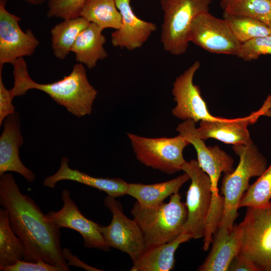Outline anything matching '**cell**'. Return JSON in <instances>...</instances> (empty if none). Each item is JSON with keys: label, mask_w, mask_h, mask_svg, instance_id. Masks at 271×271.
Instances as JSON below:
<instances>
[{"label": "cell", "mask_w": 271, "mask_h": 271, "mask_svg": "<svg viewBox=\"0 0 271 271\" xmlns=\"http://www.w3.org/2000/svg\"><path fill=\"white\" fill-rule=\"evenodd\" d=\"M137 159L142 164L168 174L181 170L183 155L189 145L181 134L173 138H150L127 133Z\"/></svg>", "instance_id": "obj_7"}, {"label": "cell", "mask_w": 271, "mask_h": 271, "mask_svg": "<svg viewBox=\"0 0 271 271\" xmlns=\"http://www.w3.org/2000/svg\"><path fill=\"white\" fill-rule=\"evenodd\" d=\"M232 149L239 161L236 168L225 174L222 180L224 209L216 230L219 234L227 233L232 229L240 200L249 186L250 178L259 177L267 168L266 158L252 140L245 144L233 145Z\"/></svg>", "instance_id": "obj_3"}, {"label": "cell", "mask_w": 271, "mask_h": 271, "mask_svg": "<svg viewBox=\"0 0 271 271\" xmlns=\"http://www.w3.org/2000/svg\"><path fill=\"white\" fill-rule=\"evenodd\" d=\"M3 124L4 130L0 137V176L14 172L29 182H34L35 174L23 164L19 157V149L24 140L18 113L15 111L7 116Z\"/></svg>", "instance_id": "obj_16"}, {"label": "cell", "mask_w": 271, "mask_h": 271, "mask_svg": "<svg viewBox=\"0 0 271 271\" xmlns=\"http://www.w3.org/2000/svg\"><path fill=\"white\" fill-rule=\"evenodd\" d=\"M271 109V95L267 96L262 107L250 115L241 118L227 119L219 117L215 120L200 121L197 130L203 140L213 138L226 144H245L252 140L247 128L249 124L255 123L261 115Z\"/></svg>", "instance_id": "obj_15"}, {"label": "cell", "mask_w": 271, "mask_h": 271, "mask_svg": "<svg viewBox=\"0 0 271 271\" xmlns=\"http://www.w3.org/2000/svg\"><path fill=\"white\" fill-rule=\"evenodd\" d=\"M265 116L271 117V109H269L264 114Z\"/></svg>", "instance_id": "obj_36"}, {"label": "cell", "mask_w": 271, "mask_h": 271, "mask_svg": "<svg viewBox=\"0 0 271 271\" xmlns=\"http://www.w3.org/2000/svg\"><path fill=\"white\" fill-rule=\"evenodd\" d=\"M191 238L181 233L174 240L147 248L133 262L131 271H169L175 265V253L183 243Z\"/></svg>", "instance_id": "obj_19"}, {"label": "cell", "mask_w": 271, "mask_h": 271, "mask_svg": "<svg viewBox=\"0 0 271 271\" xmlns=\"http://www.w3.org/2000/svg\"><path fill=\"white\" fill-rule=\"evenodd\" d=\"M181 170L188 174L191 180L185 203L187 217L182 233L187 235L190 238L198 239L204 236L205 222L210 207L211 180L200 167L197 160L185 161Z\"/></svg>", "instance_id": "obj_8"}, {"label": "cell", "mask_w": 271, "mask_h": 271, "mask_svg": "<svg viewBox=\"0 0 271 271\" xmlns=\"http://www.w3.org/2000/svg\"><path fill=\"white\" fill-rule=\"evenodd\" d=\"M176 130L194 146L200 167L210 177L212 195L218 197V184L221 173L229 174L234 170L233 159L218 146H207L204 140L199 137L195 122L192 120L179 123Z\"/></svg>", "instance_id": "obj_12"}, {"label": "cell", "mask_w": 271, "mask_h": 271, "mask_svg": "<svg viewBox=\"0 0 271 271\" xmlns=\"http://www.w3.org/2000/svg\"><path fill=\"white\" fill-rule=\"evenodd\" d=\"M103 30L96 24L90 23L80 34L72 47L71 51L74 53L76 61L89 69L95 67L98 61L108 57L104 48L106 39L102 33Z\"/></svg>", "instance_id": "obj_20"}, {"label": "cell", "mask_w": 271, "mask_h": 271, "mask_svg": "<svg viewBox=\"0 0 271 271\" xmlns=\"http://www.w3.org/2000/svg\"><path fill=\"white\" fill-rule=\"evenodd\" d=\"M265 54H271V35L256 38L241 44L237 56L244 61H249Z\"/></svg>", "instance_id": "obj_30"}, {"label": "cell", "mask_w": 271, "mask_h": 271, "mask_svg": "<svg viewBox=\"0 0 271 271\" xmlns=\"http://www.w3.org/2000/svg\"><path fill=\"white\" fill-rule=\"evenodd\" d=\"M212 248L200 271H226L233 259L239 253L240 243L237 225L224 235L214 234Z\"/></svg>", "instance_id": "obj_21"}, {"label": "cell", "mask_w": 271, "mask_h": 271, "mask_svg": "<svg viewBox=\"0 0 271 271\" xmlns=\"http://www.w3.org/2000/svg\"><path fill=\"white\" fill-rule=\"evenodd\" d=\"M61 200L63 202L62 208L57 211L48 212L46 214L48 219L59 228L65 227L77 231L83 238L85 247L109 251L110 247L100 231L101 225L82 214L68 190L62 191Z\"/></svg>", "instance_id": "obj_14"}, {"label": "cell", "mask_w": 271, "mask_h": 271, "mask_svg": "<svg viewBox=\"0 0 271 271\" xmlns=\"http://www.w3.org/2000/svg\"><path fill=\"white\" fill-rule=\"evenodd\" d=\"M2 70L0 69V125L7 116L15 112V106L12 103L14 97L11 90L7 89L4 84Z\"/></svg>", "instance_id": "obj_32"}, {"label": "cell", "mask_w": 271, "mask_h": 271, "mask_svg": "<svg viewBox=\"0 0 271 271\" xmlns=\"http://www.w3.org/2000/svg\"><path fill=\"white\" fill-rule=\"evenodd\" d=\"M25 248L20 238L13 230L8 211L0 209V270L23 260Z\"/></svg>", "instance_id": "obj_25"}, {"label": "cell", "mask_w": 271, "mask_h": 271, "mask_svg": "<svg viewBox=\"0 0 271 271\" xmlns=\"http://www.w3.org/2000/svg\"><path fill=\"white\" fill-rule=\"evenodd\" d=\"M23 1L33 5H40L48 0H23Z\"/></svg>", "instance_id": "obj_34"}, {"label": "cell", "mask_w": 271, "mask_h": 271, "mask_svg": "<svg viewBox=\"0 0 271 271\" xmlns=\"http://www.w3.org/2000/svg\"><path fill=\"white\" fill-rule=\"evenodd\" d=\"M237 225L241 254L259 271H271V201L259 207H247Z\"/></svg>", "instance_id": "obj_6"}, {"label": "cell", "mask_w": 271, "mask_h": 271, "mask_svg": "<svg viewBox=\"0 0 271 271\" xmlns=\"http://www.w3.org/2000/svg\"><path fill=\"white\" fill-rule=\"evenodd\" d=\"M271 1V0H270Z\"/></svg>", "instance_id": "obj_37"}, {"label": "cell", "mask_w": 271, "mask_h": 271, "mask_svg": "<svg viewBox=\"0 0 271 271\" xmlns=\"http://www.w3.org/2000/svg\"><path fill=\"white\" fill-rule=\"evenodd\" d=\"M224 14L252 18L271 28L270 0H234L224 10Z\"/></svg>", "instance_id": "obj_27"}, {"label": "cell", "mask_w": 271, "mask_h": 271, "mask_svg": "<svg viewBox=\"0 0 271 271\" xmlns=\"http://www.w3.org/2000/svg\"><path fill=\"white\" fill-rule=\"evenodd\" d=\"M211 0H160L164 13L161 42L164 50L173 55L185 53L189 46L193 21L209 12Z\"/></svg>", "instance_id": "obj_5"}, {"label": "cell", "mask_w": 271, "mask_h": 271, "mask_svg": "<svg viewBox=\"0 0 271 271\" xmlns=\"http://www.w3.org/2000/svg\"><path fill=\"white\" fill-rule=\"evenodd\" d=\"M68 162L67 158H62L58 170L46 178L43 182V185L54 189L58 182L68 180L97 189L115 198L126 194L128 183L122 179L92 177L77 169H71Z\"/></svg>", "instance_id": "obj_18"}, {"label": "cell", "mask_w": 271, "mask_h": 271, "mask_svg": "<svg viewBox=\"0 0 271 271\" xmlns=\"http://www.w3.org/2000/svg\"><path fill=\"white\" fill-rule=\"evenodd\" d=\"M1 271H63V269L43 260L30 262L21 260L12 265L2 268Z\"/></svg>", "instance_id": "obj_31"}, {"label": "cell", "mask_w": 271, "mask_h": 271, "mask_svg": "<svg viewBox=\"0 0 271 271\" xmlns=\"http://www.w3.org/2000/svg\"><path fill=\"white\" fill-rule=\"evenodd\" d=\"M86 0H48L47 17L63 20L79 17L81 9Z\"/></svg>", "instance_id": "obj_29"}, {"label": "cell", "mask_w": 271, "mask_h": 271, "mask_svg": "<svg viewBox=\"0 0 271 271\" xmlns=\"http://www.w3.org/2000/svg\"><path fill=\"white\" fill-rule=\"evenodd\" d=\"M6 3L0 0V69L6 63L32 55L40 43L31 30L21 29V18L7 11Z\"/></svg>", "instance_id": "obj_11"}, {"label": "cell", "mask_w": 271, "mask_h": 271, "mask_svg": "<svg viewBox=\"0 0 271 271\" xmlns=\"http://www.w3.org/2000/svg\"><path fill=\"white\" fill-rule=\"evenodd\" d=\"M81 17L64 20L50 30L52 48L54 56L63 60L71 49L80 34L90 24Z\"/></svg>", "instance_id": "obj_23"}, {"label": "cell", "mask_w": 271, "mask_h": 271, "mask_svg": "<svg viewBox=\"0 0 271 271\" xmlns=\"http://www.w3.org/2000/svg\"><path fill=\"white\" fill-rule=\"evenodd\" d=\"M189 180V176L184 173L176 178L161 183H128L126 195L135 198L143 207H155L163 203L168 197L178 193L182 186Z\"/></svg>", "instance_id": "obj_22"}, {"label": "cell", "mask_w": 271, "mask_h": 271, "mask_svg": "<svg viewBox=\"0 0 271 271\" xmlns=\"http://www.w3.org/2000/svg\"><path fill=\"white\" fill-rule=\"evenodd\" d=\"M12 65L14 84L10 90L14 97L24 95L30 89H37L77 117L91 113L97 91L89 83L82 64H75L71 73L62 79L46 84L37 83L31 78L23 57Z\"/></svg>", "instance_id": "obj_2"}, {"label": "cell", "mask_w": 271, "mask_h": 271, "mask_svg": "<svg viewBox=\"0 0 271 271\" xmlns=\"http://www.w3.org/2000/svg\"><path fill=\"white\" fill-rule=\"evenodd\" d=\"M104 203L112 214L110 223L100 226V231L109 247L126 253L133 262L146 249L144 237L138 224L123 213L120 203L106 196Z\"/></svg>", "instance_id": "obj_9"}, {"label": "cell", "mask_w": 271, "mask_h": 271, "mask_svg": "<svg viewBox=\"0 0 271 271\" xmlns=\"http://www.w3.org/2000/svg\"><path fill=\"white\" fill-rule=\"evenodd\" d=\"M79 17L103 30L118 29L121 23V16L115 0H86L81 9Z\"/></svg>", "instance_id": "obj_24"}, {"label": "cell", "mask_w": 271, "mask_h": 271, "mask_svg": "<svg viewBox=\"0 0 271 271\" xmlns=\"http://www.w3.org/2000/svg\"><path fill=\"white\" fill-rule=\"evenodd\" d=\"M270 199L271 164L256 181L249 186L240 200L239 208L262 207L268 204Z\"/></svg>", "instance_id": "obj_28"}, {"label": "cell", "mask_w": 271, "mask_h": 271, "mask_svg": "<svg viewBox=\"0 0 271 271\" xmlns=\"http://www.w3.org/2000/svg\"><path fill=\"white\" fill-rule=\"evenodd\" d=\"M232 32L241 44L256 38L271 35V28L263 23L249 17L223 14Z\"/></svg>", "instance_id": "obj_26"}, {"label": "cell", "mask_w": 271, "mask_h": 271, "mask_svg": "<svg viewBox=\"0 0 271 271\" xmlns=\"http://www.w3.org/2000/svg\"><path fill=\"white\" fill-rule=\"evenodd\" d=\"M234 1V0H221L220 2V7L224 10Z\"/></svg>", "instance_id": "obj_35"}, {"label": "cell", "mask_w": 271, "mask_h": 271, "mask_svg": "<svg viewBox=\"0 0 271 271\" xmlns=\"http://www.w3.org/2000/svg\"><path fill=\"white\" fill-rule=\"evenodd\" d=\"M121 16L120 28L111 34L113 46L129 51L141 47L151 34L156 31L157 25L143 20L133 13L130 0H115Z\"/></svg>", "instance_id": "obj_17"}, {"label": "cell", "mask_w": 271, "mask_h": 271, "mask_svg": "<svg viewBox=\"0 0 271 271\" xmlns=\"http://www.w3.org/2000/svg\"><path fill=\"white\" fill-rule=\"evenodd\" d=\"M0 204L25 248L23 260H43L70 270L61 247L59 228L50 222L34 200L23 194L10 173L0 176Z\"/></svg>", "instance_id": "obj_1"}, {"label": "cell", "mask_w": 271, "mask_h": 271, "mask_svg": "<svg viewBox=\"0 0 271 271\" xmlns=\"http://www.w3.org/2000/svg\"><path fill=\"white\" fill-rule=\"evenodd\" d=\"M189 41L211 53L236 56L241 44L227 21L209 12L199 15L193 21Z\"/></svg>", "instance_id": "obj_10"}, {"label": "cell", "mask_w": 271, "mask_h": 271, "mask_svg": "<svg viewBox=\"0 0 271 271\" xmlns=\"http://www.w3.org/2000/svg\"><path fill=\"white\" fill-rule=\"evenodd\" d=\"M131 214L142 232L147 248L179 236L187 220V210L181 196L176 193L171 196L168 203L155 207H143L136 201Z\"/></svg>", "instance_id": "obj_4"}, {"label": "cell", "mask_w": 271, "mask_h": 271, "mask_svg": "<svg viewBox=\"0 0 271 271\" xmlns=\"http://www.w3.org/2000/svg\"><path fill=\"white\" fill-rule=\"evenodd\" d=\"M201 63L195 61L174 81L172 90L176 105L172 113L183 120H192L195 123L200 120H215L219 117L212 115L201 95L199 87L193 83L194 76Z\"/></svg>", "instance_id": "obj_13"}, {"label": "cell", "mask_w": 271, "mask_h": 271, "mask_svg": "<svg viewBox=\"0 0 271 271\" xmlns=\"http://www.w3.org/2000/svg\"><path fill=\"white\" fill-rule=\"evenodd\" d=\"M229 271H259L255 264L245 256L238 254L231 262Z\"/></svg>", "instance_id": "obj_33"}]
</instances>
